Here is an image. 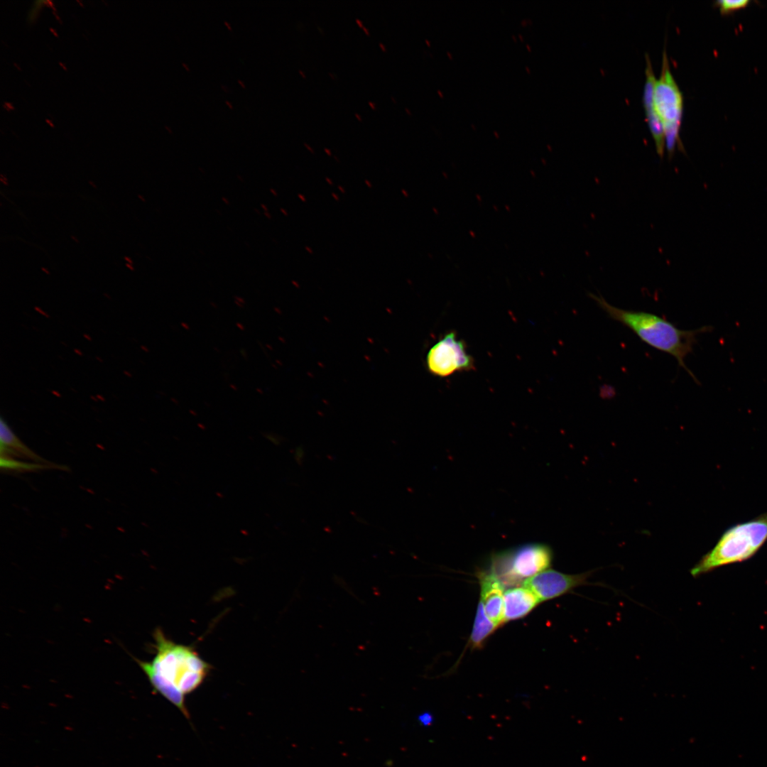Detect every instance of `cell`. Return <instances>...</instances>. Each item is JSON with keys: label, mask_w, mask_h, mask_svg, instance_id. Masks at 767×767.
I'll list each match as a JSON object with an SVG mask.
<instances>
[{"label": "cell", "mask_w": 767, "mask_h": 767, "mask_svg": "<svg viewBox=\"0 0 767 767\" xmlns=\"http://www.w3.org/2000/svg\"><path fill=\"white\" fill-rule=\"evenodd\" d=\"M155 655L151 660H136L155 692L190 718L186 696L197 690L209 674L211 665L190 646L177 643L160 629L153 633Z\"/></svg>", "instance_id": "cell-1"}, {"label": "cell", "mask_w": 767, "mask_h": 767, "mask_svg": "<svg viewBox=\"0 0 767 767\" xmlns=\"http://www.w3.org/2000/svg\"><path fill=\"white\" fill-rule=\"evenodd\" d=\"M589 296L612 320L631 330L648 345L673 357L699 384L694 374L687 368L685 359L692 352L700 334L712 330L709 325L695 330H681L673 323L656 314L619 308L609 303L602 296L589 293Z\"/></svg>", "instance_id": "cell-2"}, {"label": "cell", "mask_w": 767, "mask_h": 767, "mask_svg": "<svg viewBox=\"0 0 767 767\" xmlns=\"http://www.w3.org/2000/svg\"><path fill=\"white\" fill-rule=\"evenodd\" d=\"M767 541V512L727 529L712 550L690 570L693 577L745 561Z\"/></svg>", "instance_id": "cell-3"}, {"label": "cell", "mask_w": 767, "mask_h": 767, "mask_svg": "<svg viewBox=\"0 0 767 767\" xmlns=\"http://www.w3.org/2000/svg\"><path fill=\"white\" fill-rule=\"evenodd\" d=\"M553 553L543 543H527L494 553L486 568L504 585L516 587L549 568Z\"/></svg>", "instance_id": "cell-4"}, {"label": "cell", "mask_w": 767, "mask_h": 767, "mask_svg": "<svg viewBox=\"0 0 767 767\" xmlns=\"http://www.w3.org/2000/svg\"><path fill=\"white\" fill-rule=\"evenodd\" d=\"M653 101L663 124L665 148L671 158L675 148H681L679 130L682 115V95L670 70L665 50L663 52L660 78L656 81Z\"/></svg>", "instance_id": "cell-5"}, {"label": "cell", "mask_w": 767, "mask_h": 767, "mask_svg": "<svg viewBox=\"0 0 767 767\" xmlns=\"http://www.w3.org/2000/svg\"><path fill=\"white\" fill-rule=\"evenodd\" d=\"M430 372L440 377L474 368L473 358L467 353L464 341L454 331L447 333L428 351L426 358Z\"/></svg>", "instance_id": "cell-6"}, {"label": "cell", "mask_w": 767, "mask_h": 767, "mask_svg": "<svg viewBox=\"0 0 767 767\" xmlns=\"http://www.w3.org/2000/svg\"><path fill=\"white\" fill-rule=\"evenodd\" d=\"M594 570L579 574H566L554 570H545L523 582L540 602L564 595L574 589L589 584ZM522 584V585H523Z\"/></svg>", "instance_id": "cell-7"}, {"label": "cell", "mask_w": 767, "mask_h": 767, "mask_svg": "<svg viewBox=\"0 0 767 767\" xmlns=\"http://www.w3.org/2000/svg\"><path fill=\"white\" fill-rule=\"evenodd\" d=\"M481 599L486 614L497 626L504 622V589L501 582L487 569L478 572Z\"/></svg>", "instance_id": "cell-8"}, {"label": "cell", "mask_w": 767, "mask_h": 767, "mask_svg": "<svg viewBox=\"0 0 767 767\" xmlns=\"http://www.w3.org/2000/svg\"><path fill=\"white\" fill-rule=\"evenodd\" d=\"M646 82L643 89V106L649 129L654 139L658 154L662 157L665 149V136L663 124L656 111L653 101L656 77L648 55L646 56Z\"/></svg>", "instance_id": "cell-9"}, {"label": "cell", "mask_w": 767, "mask_h": 767, "mask_svg": "<svg viewBox=\"0 0 767 767\" xmlns=\"http://www.w3.org/2000/svg\"><path fill=\"white\" fill-rule=\"evenodd\" d=\"M504 622L528 614L540 601L526 587H513L504 592Z\"/></svg>", "instance_id": "cell-10"}, {"label": "cell", "mask_w": 767, "mask_h": 767, "mask_svg": "<svg viewBox=\"0 0 767 767\" xmlns=\"http://www.w3.org/2000/svg\"><path fill=\"white\" fill-rule=\"evenodd\" d=\"M498 628L487 616L483 604L479 600L469 644L472 649H478L483 646L489 636Z\"/></svg>", "instance_id": "cell-11"}, {"label": "cell", "mask_w": 767, "mask_h": 767, "mask_svg": "<svg viewBox=\"0 0 767 767\" xmlns=\"http://www.w3.org/2000/svg\"><path fill=\"white\" fill-rule=\"evenodd\" d=\"M0 442L13 450L21 456L26 457L36 462L51 463L42 458L21 442L2 418L0 419Z\"/></svg>", "instance_id": "cell-12"}, {"label": "cell", "mask_w": 767, "mask_h": 767, "mask_svg": "<svg viewBox=\"0 0 767 767\" xmlns=\"http://www.w3.org/2000/svg\"><path fill=\"white\" fill-rule=\"evenodd\" d=\"M0 460H1L0 466H1V467L2 469H4L23 470V471H36V470H42V469H53V468H55V469L56 468L57 469L61 468V469H63V467H62L61 466H58V465L54 464L53 463L45 464V463H40V462H33V463H32V462H26L16 460L13 457H3V456H1Z\"/></svg>", "instance_id": "cell-13"}, {"label": "cell", "mask_w": 767, "mask_h": 767, "mask_svg": "<svg viewBox=\"0 0 767 767\" xmlns=\"http://www.w3.org/2000/svg\"><path fill=\"white\" fill-rule=\"evenodd\" d=\"M749 2L747 0H722L719 1L717 4L720 7L722 12H727L745 6Z\"/></svg>", "instance_id": "cell-14"}, {"label": "cell", "mask_w": 767, "mask_h": 767, "mask_svg": "<svg viewBox=\"0 0 767 767\" xmlns=\"http://www.w3.org/2000/svg\"><path fill=\"white\" fill-rule=\"evenodd\" d=\"M418 720L421 725L428 727L430 726L433 722V716L430 712H425L418 716Z\"/></svg>", "instance_id": "cell-15"}, {"label": "cell", "mask_w": 767, "mask_h": 767, "mask_svg": "<svg viewBox=\"0 0 767 767\" xmlns=\"http://www.w3.org/2000/svg\"><path fill=\"white\" fill-rule=\"evenodd\" d=\"M356 22H357V24H358V25H359L360 26H361V27H363V26H363V23H362V21H361V20H359V18H356Z\"/></svg>", "instance_id": "cell-16"}, {"label": "cell", "mask_w": 767, "mask_h": 767, "mask_svg": "<svg viewBox=\"0 0 767 767\" xmlns=\"http://www.w3.org/2000/svg\"><path fill=\"white\" fill-rule=\"evenodd\" d=\"M379 46H380V48H381V49H382V50H383L384 51H386V48L385 47V45H384V44H383L382 43H379Z\"/></svg>", "instance_id": "cell-17"}, {"label": "cell", "mask_w": 767, "mask_h": 767, "mask_svg": "<svg viewBox=\"0 0 767 767\" xmlns=\"http://www.w3.org/2000/svg\"><path fill=\"white\" fill-rule=\"evenodd\" d=\"M224 24H225V26H227V27L228 28V29H229V31H232V27H231V26L229 25V23H228L227 21H224Z\"/></svg>", "instance_id": "cell-18"}, {"label": "cell", "mask_w": 767, "mask_h": 767, "mask_svg": "<svg viewBox=\"0 0 767 767\" xmlns=\"http://www.w3.org/2000/svg\"><path fill=\"white\" fill-rule=\"evenodd\" d=\"M182 65L185 68L186 70H188V71L190 70L189 66L187 64H185V62H183Z\"/></svg>", "instance_id": "cell-19"}, {"label": "cell", "mask_w": 767, "mask_h": 767, "mask_svg": "<svg viewBox=\"0 0 767 767\" xmlns=\"http://www.w3.org/2000/svg\"><path fill=\"white\" fill-rule=\"evenodd\" d=\"M237 82L243 88H245V85L243 82H241L240 80H238Z\"/></svg>", "instance_id": "cell-20"}, {"label": "cell", "mask_w": 767, "mask_h": 767, "mask_svg": "<svg viewBox=\"0 0 767 767\" xmlns=\"http://www.w3.org/2000/svg\"><path fill=\"white\" fill-rule=\"evenodd\" d=\"M225 103H226V104H227V105H228V106H229V107L230 109H233V107H232V105L231 104V103H230V102H229V101H227H227H225Z\"/></svg>", "instance_id": "cell-21"}, {"label": "cell", "mask_w": 767, "mask_h": 767, "mask_svg": "<svg viewBox=\"0 0 767 767\" xmlns=\"http://www.w3.org/2000/svg\"><path fill=\"white\" fill-rule=\"evenodd\" d=\"M362 28L367 35H369V32L366 27L363 26Z\"/></svg>", "instance_id": "cell-22"}, {"label": "cell", "mask_w": 767, "mask_h": 767, "mask_svg": "<svg viewBox=\"0 0 767 767\" xmlns=\"http://www.w3.org/2000/svg\"><path fill=\"white\" fill-rule=\"evenodd\" d=\"M304 144H305V146H306V147H307V148H308V149H309L310 151H311L312 152H314L313 149H312V148H311L310 146H308V144H306V143H305Z\"/></svg>", "instance_id": "cell-23"}, {"label": "cell", "mask_w": 767, "mask_h": 767, "mask_svg": "<svg viewBox=\"0 0 767 767\" xmlns=\"http://www.w3.org/2000/svg\"><path fill=\"white\" fill-rule=\"evenodd\" d=\"M369 104L371 107L372 109H375V104H373L371 102H369Z\"/></svg>", "instance_id": "cell-24"}, {"label": "cell", "mask_w": 767, "mask_h": 767, "mask_svg": "<svg viewBox=\"0 0 767 767\" xmlns=\"http://www.w3.org/2000/svg\"><path fill=\"white\" fill-rule=\"evenodd\" d=\"M355 116H357V119H359V121H361V117L360 116V115H359V114H358L357 113H355Z\"/></svg>", "instance_id": "cell-25"}, {"label": "cell", "mask_w": 767, "mask_h": 767, "mask_svg": "<svg viewBox=\"0 0 767 767\" xmlns=\"http://www.w3.org/2000/svg\"><path fill=\"white\" fill-rule=\"evenodd\" d=\"M299 73H300V75H302V76H303V77H306V75H305L304 74V72H303L302 70H299Z\"/></svg>", "instance_id": "cell-26"}, {"label": "cell", "mask_w": 767, "mask_h": 767, "mask_svg": "<svg viewBox=\"0 0 767 767\" xmlns=\"http://www.w3.org/2000/svg\"><path fill=\"white\" fill-rule=\"evenodd\" d=\"M165 129H167V130H168V131L169 132H170V133L172 132V129H171V128H169L168 126H165Z\"/></svg>", "instance_id": "cell-27"}, {"label": "cell", "mask_w": 767, "mask_h": 767, "mask_svg": "<svg viewBox=\"0 0 767 767\" xmlns=\"http://www.w3.org/2000/svg\"><path fill=\"white\" fill-rule=\"evenodd\" d=\"M325 151H326V152L327 153V154H329V155H330V154H331V152H330V150H328V149H327V148H325Z\"/></svg>", "instance_id": "cell-28"}, {"label": "cell", "mask_w": 767, "mask_h": 767, "mask_svg": "<svg viewBox=\"0 0 767 767\" xmlns=\"http://www.w3.org/2000/svg\"><path fill=\"white\" fill-rule=\"evenodd\" d=\"M406 111H407V112H408V113L409 114H411L410 111V110H409V109H408V108H406Z\"/></svg>", "instance_id": "cell-29"}, {"label": "cell", "mask_w": 767, "mask_h": 767, "mask_svg": "<svg viewBox=\"0 0 767 767\" xmlns=\"http://www.w3.org/2000/svg\"><path fill=\"white\" fill-rule=\"evenodd\" d=\"M46 121H47V122H48V123L49 124H50V126H53V124H52L51 122H50V121H48V119H46Z\"/></svg>", "instance_id": "cell-30"}, {"label": "cell", "mask_w": 767, "mask_h": 767, "mask_svg": "<svg viewBox=\"0 0 767 767\" xmlns=\"http://www.w3.org/2000/svg\"><path fill=\"white\" fill-rule=\"evenodd\" d=\"M60 65H61L62 67H63V68H64L65 70H66L65 67V66H64L63 65H62V63H61V62H60Z\"/></svg>", "instance_id": "cell-31"}]
</instances>
